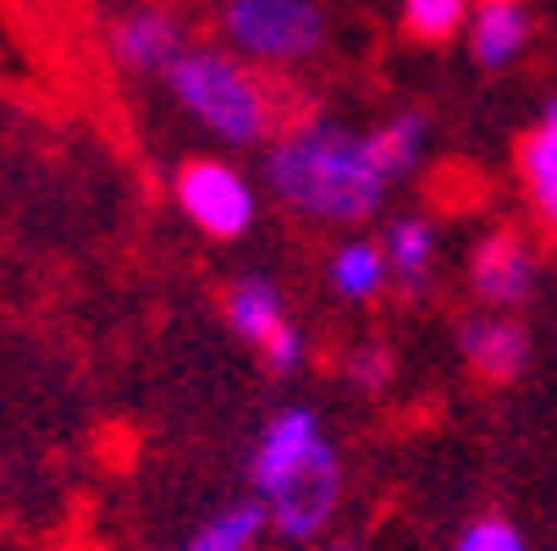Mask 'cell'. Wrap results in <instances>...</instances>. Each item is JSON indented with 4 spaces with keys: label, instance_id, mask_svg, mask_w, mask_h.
Instances as JSON below:
<instances>
[{
    "label": "cell",
    "instance_id": "9",
    "mask_svg": "<svg viewBox=\"0 0 557 551\" xmlns=\"http://www.w3.org/2000/svg\"><path fill=\"white\" fill-rule=\"evenodd\" d=\"M530 45H535V12L524 0H474L469 28H463V50L474 66L508 72L530 55Z\"/></svg>",
    "mask_w": 557,
    "mask_h": 551
},
{
    "label": "cell",
    "instance_id": "7",
    "mask_svg": "<svg viewBox=\"0 0 557 551\" xmlns=\"http://www.w3.org/2000/svg\"><path fill=\"white\" fill-rule=\"evenodd\" d=\"M469 292L481 309H524L535 298V281H541V265H535V249L524 231L513 226H497L486 231L481 243L469 249Z\"/></svg>",
    "mask_w": 557,
    "mask_h": 551
},
{
    "label": "cell",
    "instance_id": "18",
    "mask_svg": "<svg viewBox=\"0 0 557 551\" xmlns=\"http://www.w3.org/2000/svg\"><path fill=\"white\" fill-rule=\"evenodd\" d=\"M453 551H530L524 529L503 513H481V518H469L453 540Z\"/></svg>",
    "mask_w": 557,
    "mask_h": 551
},
{
    "label": "cell",
    "instance_id": "6",
    "mask_svg": "<svg viewBox=\"0 0 557 551\" xmlns=\"http://www.w3.org/2000/svg\"><path fill=\"white\" fill-rule=\"evenodd\" d=\"M194 50V28L177 7L161 0H138L106 23V55L127 77H166L183 55Z\"/></svg>",
    "mask_w": 557,
    "mask_h": 551
},
{
    "label": "cell",
    "instance_id": "5",
    "mask_svg": "<svg viewBox=\"0 0 557 551\" xmlns=\"http://www.w3.org/2000/svg\"><path fill=\"white\" fill-rule=\"evenodd\" d=\"M172 204L210 243H244L260 221V183L226 154H194L172 177Z\"/></svg>",
    "mask_w": 557,
    "mask_h": 551
},
{
    "label": "cell",
    "instance_id": "14",
    "mask_svg": "<svg viewBox=\"0 0 557 551\" xmlns=\"http://www.w3.org/2000/svg\"><path fill=\"white\" fill-rule=\"evenodd\" d=\"M519 183H524V204L541 221L546 238H557V127H541L519 143Z\"/></svg>",
    "mask_w": 557,
    "mask_h": 551
},
{
    "label": "cell",
    "instance_id": "2",
    "mask_svg": "<svg viewBox=\"0 0 557 551\" xmlns=\"http://www.w3.org/2000/svg\"><path fill=\"white\" fill-rule=\"evenodd\" d=\"M249 486L271 513V529L293 546L321 540L343 508V452L309 403H282L249 452Z\"/></svg>",
    "mask_w": 557,
    "mask_h": 551
},
{
    "label": "cell",
    "instance_id": "16",
    "mask_svg": "<svg viewBox=\"0 0 557 551\" xmlns=\"http://www.w3.org/2000/svg\"><path fill=\"white\" fill-rule=\"evenodd\" d=\"M469 12H474V0H397V23H404V34L420 39V45L463 39Z\"/></svg>",
    "mask_w": 557,
    "mask_h": 551
},
{
    "label": "cell",
    "instance_id": "12",
    "mask_svg": "<svg viewBox=\"0 0 557 551\" xmlns=\"http://www.w3.org/2000/svg\"><path fill=\"white\" fill-rule=\"evenodd\" d=\"M326 287L343 303H375L392 287V265H386L381 238H370V231H343L337 249L326 254Z\"/></svg>",
    "mask_w": 557,
    "mask_h": 551
},
{
    "label": "cell",
    "instance_id": "4",
    "mask_svg": "<svg viewBox=\"0 0 557 551\" xmlns=\"http://www.w3.org/2000/svg\"><path fill=\"white\" fill-rule=\"evenodd\" d=\"M221 45L244 61L282 72V66H309L332 45V12L326 0H221L215 7Z\"/></svg>",
    "mask_w": 557,
    "mask_h": 551
},
{
    "label": "cell",
    "instance_id": "15",
    "mask_svg": "<svg viewBox=\"0 0 557 551\" xmlns=\"http://www.w3.org/2000/svg\"><path fill=\"white\" fill-rule=\"evenodd\" d=\"M265 529H271L265 502H260V497H237V502L215 508V513L188 535V546H183V551H255Z\"/></svg>",
    "mask_w": 557,
    "mask_h": 551
},
{
    "label": "cell",
    "instance_id": "3",
    "mask_svg": "<svg viewBox=\"0 0 557 551\" xmlns=\"http://www.w3.org/2000/svg\"><path fill=\"white\" fill-rule=\"evenodd\" d=\"M161 89L194 127H205L226 149H265L282 133V100L265 84V66L226 45H194L161 77Z\"/></svg>",
    "mask_w": 557,
    "mask_h": 551
},
{
    "label": "cell",
    "instance_id": "17",
    "mask_svg": "<svg viewBox=\"0 0 557 551\" xmlns=\"http://www.w3.org/2000/svg\"><path fill=\"white\" fill-rule=\"evenodd\" d=\"M343 380L354 391H364V398H381V391L397 380V353L386 342H359L348 359H343Z\"/></svg>",
    "mask_w": 557,
    "mask_h": 551
},
{
    "label": "cell",
    "instance_id": "21",
    "mask_svg": "<svg viewBox=\"0 0 557 551\" xmlns=\"http://www.w3.org/2000/svg\"><path fill=\"white\" fill-rule=\"evenodd\" d=\"M321 551H359L354 540H332V546H321Z\"/></svg>",
    "mask_w": 557,
    "mask_h": 551
},
{
    "label": "cell",
    "instance_id": "10",
    "mask_svg": "<svg viewBox=\"0 0 557 551\" xmlns=\"http://www.w3.org/2000/svg\"><path fill=\"white\" fill-rule=\"evenodd\" d=\"M381 249H386V265H392V287L397 292H431L436 271H442V231L431 215L420 210H404V215H392L386 231H381Z\"/></svg>",
    "mask_w": 557,
    "mask_h": 551
},
{
    "label": "cell",
    "instance_id": "20",
    "mask_svg": "<svg viewBox=\"0 0 557 551\" xmlns=\"http://www.w3.org/2000/svg\"><path fill=\"white\" fill-rule=\"evenodd\" d=\"M541 127H557V95H552V100L541 105Z\"/></svg>",
    "mask_w": 557,
    "mask_h": 551
},
{
    "label": "cell",
    "instance_id": "11",
    "mask_svg": "<svg viewBox=\"0 0 557 551\" xmlns=\"http://www.w3.org/2000/svg\"><path fill=\"white\" fill-rule=\"evenodd\" d=\"M221 321H226V331H232L237 342H249V348L260 353V348H271V342L293 326L287 292H282L271 276L249 271V276H237V281L226 287V298H221Z\"/></svg>",
    "mask_w": 557,
    "mask_h": 551
},
{
    "label": "cell",
    "instance_id": "1",
    "mask_svg": "<svg viewBox=\"0 0 557 551\" xmlns=\"http://www.w3.org/2000/svg\"><path fill=\"white\" fill-rule=\"evenodd\" d=\"M265 193L304 226L326 231H364L392 199V177L375 154L370 127L337 116H304L265 143L260 161Z\"/></svg>",
    "mask_w": 557,
    "mask_h": 551
},
{
    "label": "cell",
    "instance_id": "19",
    "mask_svg": "<svg viewBox=\"0 0 557 551\" xmlns=\"http://www.w3.org/2000/svg\"><path fill=\"white\" fill-rule=\"evenodd\" d=\"M260 359H265V370H271V375H298V370L309 364V331L293 321L271 348H260Z\"/></svg>",
    "mask_w": 557,
    "mask_h": 551
},
{
    "label": "cell",
    "instance_id": "8",
    "mask_svg": "<svg viewBox=\"0 0 557 551\" xmlns=\"http://www.w3.org/2000/svg\"><path fill=\"white\" fill-rule=\"evenodd\" d=\"M458 353L486 386H508L530 370V326L508 309H481L458 321Z\"/></svg>",
    "mask_w": 557,
    "mask_h": 551
},
{
    "label": "cell",
    "instance_id": "13",
    "mask_svg": "<svg viewBox=\"0 0 557 551\" xmlns=\"http://www.w3.org/2000/svg\"><path fill=\"white\" fill-rule=\"evenodd\" d=\"M375 138V154H381V166L392 183H404L425 166V154H431V116L420 105H404V111H392L370 127Z\"/></svg>",
    "mask_w": 557,
    "mask_h": 551
}]
</instances>
